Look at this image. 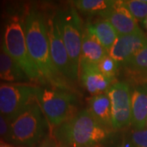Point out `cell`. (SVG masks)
Masks as SVG:
<instances>
[{"mask_svg":"<svg viewBox=\"0 0 147 147\" xmlns=\"http://www.w3.org/2000/svg\"><path fill=\"white\" fill-rule=\"evenodd\" d=\"M11 122L7 118L0 114V138L7 140L8 139L11 129Z\"/></svg>","mask_w":147,"mask_h":147,"instance_id":"603a6c76","label":"cell"},{"mask_svg":"<svg viewBox=\"0 0 147 147\" xmlns=\"http://www.w3.org/2000/svg\"><path fill=\"white\" fill-rule=\"evenodd\" d=\"M146 46L147 37L142 30L136 34L118 36L109 51V55L124 65Z\"/></svg>","mask_w":147,"mask_h":147,"instance_id":"30bf717a","label":"cell"},{"mask_svg":"<svg viewBox=\"0 0 147 147\" xmlns=\"http://www.w3.org/2000/svg\"><path fill=\"white\" fill-rule=\"evenodd\" d=\"M40 87L22 83L0 84V114L11 122L38 102Z\"/></svg>","mask_w":147,"mask_h":147,"instance_id":"8992f818","label":"cell"},{"mask_svg":"<svg viewBox=\"0 0 147 147\" xmlns=\"http://www.w3.org/2000/svg\"><path fill=\"white\" fill-rule=\"evenodd\" d=\"M3 48L20 66L27 79L42 84V78L28 53L24 21L20 16H11L7 21L3 32Z\"/></svg>","mask_w":147,"mask_h":147,"instance_id":"5b68a950","label":"cell"},{"mask_svg":"<svg viewBox=\"0 0 147 147\" xmlns=\"http://www.w3.org/2000/svg\"><path fill=\"white\" fill-rule=\"evenodd\" d=\"M146 127H147V119H146Z\"/></svg>","mask_w":147,"mask_h":147,"instance_id":"f546056e","label":"cell"},{"mask_svg":"<svg viewBox=\"0 0 147 147\" xmlns=\"http://www.w3.org/2000/svg\"><path fill=\"white\" fill-rule=\"evenodd\" d=\"M147 119V86L139 85L131 93V123L135 129H144Z\"/></svg>","mask_w":147,"mask_h":147,"instance_id":"4fadbf2b","label":"cell"},{"mask_svg":"<svg viewBox=\"0 0 147 147\" xmlns=\"http://www.w3.org/2000/svg\"><path fill=\"white\" fill-rule=\"evenodd\" d=\"M38 102L48 122L50 132L77 115V96L71 91L40 88Z\"/></svg>","mask_w":147,"mask_h":147,"instance_id":"277c9868","label":"cell"},{"mask_svg":"<svg viewBox=\"0 0 147 147\" xmlns=\"http://www.w3.org/2000/svg\"><path fill=\"white\" fill-rule=\"evenodd\" d=\"M28 53L42 80V84L52 88L73 92L66 79L60 73L53 63L46 17L41 12L32 10L27 13L24 20Z\"/></svg>","mask_w":147,"mask_h":147,"instance_id":"6da1fadb","label":"cell"},{"mask_svg":"<svg viewBox=\"0 0 147 147\" xmlns=\"http://www.w3.org/2000/svg\"><path fill=\"white\" fill-rule=\"evenodd\" d=\"M47 26L50 52L56 68L65 79L70 81L77 79L79 75L74 70L68 52L54 17H51L47 20Z\"/></svg>","mask_w":147,"mask_h":147,"instance_id":"9c48e42d","label":"cell"},{"mask_svg":"<svg viewBox=\"0 0 147 147\" xmlns=\"http://www.w3.org/2000/svg\"><path fill=\"white\" fill-rule=\"evenodd\" d=\"M88 110L92 116L101 125L113 130L110 100L107 92L92 96L88 99Z\"/></svg>","mask_w":147,"mask_h":147,"instance_id":"5bb4252c","label":"cell"},{"mask_svg":"<svg viewBox=\"0 0 147 147\" xmlns=\"http://www.w3.org/2000/svg\"><path fill=\"white\" fill-rule=\"evenodd\" d=\"M48 131V122L37 102L11 122L7 141L20 146L34 147L47 137Z\"/></svg>","mask_w":147,"mask_h":147,"instance_id":"3957f363","label":"cell"},{"mask_svg":"<svg viewBox=\"0 0 147 147\" xmlns=\"http://www.w3.org/2000/svg\"><path fill=\"white\" fill-rule=\"evenodd\" d=\"M131 147H147V128L134 129L130 134Z\"/></svg>","mask_w":147,"mask_h":147,"instance_id":"7402d4cb","label":"cell"},{"mask_svg":"<svg viewBox=\"0 0 147 147\" xmlns=\"http://www.w3.org/2000/svg\"><path fill=\"white\" fill-rule=\"evenodd\" d=\"M114 1L111 0H77L73 4L82 12L89 14H97L101 16L113 5Z\"/></svg>","mask_w":147,"mask_h":147,"instance_id":"d6986e66","label":"cell"},{"mask_svg":"<svg viewBox=\"0 0 147 147\" xmlns=\"http://www.w3.org/2000/svg\"><path fill=\"white\" fill-rule=\"evenodd\" d=\"M3 34L0 31V48L3 47Z\"/></svg>","mask_w":147,"mask_h":147,"instance_id":"484cf974","label":"cell"},{"mask_svg":"<svg viewBox=\"0 0 147 147\" xmlns=\"http://www.w3.org/2000/svg\"><path fill=\"white\" fill-rule=\"evenodd\" d=\"M111 130L95 119L88 109L77 113L65 123L53 130L59 143L69 147H87L100 144L106 140Z\"/></svg>","mask_w":147,"mask_h":147,"instance_id":"7a4b0ae2","label":"cell"},{"mask_svg":"<svg viewBox=\"0 0 147 147\" xmlns=\"http://www.w3.org/2000/svg\"><path fill=\"white\" fill-rule=\"evenodd\" d=\"M57 147H69V146H68L67 145H65V144H62V143H59V142H58V146Z\"/></svg>","mask_w":147,"mask_h":147,"instance_id":"4316f807","label":"cell"},{"mask_svg":"<svg viewBox=\"0 0 147 147\" xmlns=\"http://www.w3.org/2000/svg\"><path fill=\"white\" fill-rule=\"evenodd\" d=\"M143 23H144V26H145V27H146V29L147 30V16L146 18L145 19V21H143Z\"/></svg>","mask_w":147,"mask_h":147,"instance_id":"f1b7e54d","label":"cell"},{"mask_svg":"<svg viewBox=\"0 0 147 147\" xmlns=\"http://www.w3.org/2000/svg\"><path fill=\"white\" fill-rule=\"evenodd\" d=\"M111 105L113 129L131 124V92L127 82H115L108 90Z\"/></svg>","mask_w":147,"mask_h":147,"instance_id":"ba28073f","label":"cell"},{"mask_svg":"<svg viewBox=\"0 0 147 147\" xmlns=\"http://www.w3.org/2000/svg\"><path fill=\"white\" fill-rule=\"evenodd\" d=\"M18 147H23V146H18Z\"/></svg>","mask_w":147,"mask_h":147,"instance_id":"4dcf8cb0","label":"cell"},{"mask_svg":"<svg viewBox=\"0 0 147 147\" xmlns=\"http://www.w3.org/2000/svg\"><path fill=\"white\" fill-rule=\"evenodd\" d=\"M54 18L57 23L74 70L79 75V61L84 34L81 18L74 7H69V9L59 11Z\"/></svg>","mask_w":147,"mask_h":147,"instance_id":"52a82bcc","label":"cell"},{"mask_svg":"<svg viewBox=\"0 0 147 147\" xmlns=\"http://www.w3.org/2000/svg\"><path fill=\"white\" fill-rule=\"evenodd\" d=\"M123 66L131 77L147 81V46Z\"/></svg>","mask_w":147,"mask_h":147,"instance_id":"ac0fdd59","label":"cell"},{"mask_svg":"<svg viewBox=\"0 0 147 147\" xmlns=\"http://www.w3.org/2000/svg\"><path fill=\"white\" fill-rule=\"evenodd\" d=\"M0 79L9 83H16L27 79L16 61L3 50L0 48Z\"/></svg>","mask_w":147,"mask_h":147,"instance_id":"e0dca14e","label":"cell"},{"mask_svg":"<svg viewBox=\"0 0 147 147\" xmlns=\"http://www.w3.org/2000/svg\"><path fill=\"white\" fill-rule=\"evenodd\" d=\"M0 147H14V146L8 142H5V140L0 138Z\"/></svg>","mask_w":147,"mask_h":147,"instance_id":"d4e9b609","label":"cell"},{"mask_svg":"<svg viewBox=\"0 0 147 147\" xmlns=\"http://www.w3.org/2000/svg\"><path fill=\"white\" fill-rule=\"evenodd\" d=\"M85 30L96 37V38L108 52L118 38V34L115 28L105 19L88 24Z\"/></svg>","mask_w":147,"mask_h":147,"instance_id":"2e32d148","label":"cell"},{"mask_svg":"<svg viewBox=\"0 0 147 147\" xmlns=\"http://www.w3.org/2000/svg\"><path fill=\"white\" fill-rule=\"evenodd\" d=\"M123 4L138 21H144L147 16V0H122Z\"/></svg>","mask_w":147,"mask_h":147,"instance_id":"ffe728a7","label":"cell"},{"mask_svg":"<svg viewBox=\"0 0 147 147\" xmlns=\"http://www.w3.org/2000/svg\"><path fill=\"white\" fill-rule=\"evenodd\" d=\"M96 65L104 76L115 81L119 68V63L117 61L111 57L110 55H107L102 58Z\"/></svg>","mask_w":147,"mask_h":147,"instance_id":"44dd1931","label":"cell"},{"mask_svg":"<svg viewBox=\"0 0 147 147\" xmlns=\"http://www.w3.org/2000/svg\"><path fill=\"white\" fill-rule=\"evenodd\" d=\"M79 77L84 88L92 96L107 92L115 84L114 80L106 78L101 74L96 64L85 60L79 61Z\"/></svg>","mask_w":147,"mask_h":147,"instance_id":"7c38bea8","label":"cell"},{"mask_svg":"<svg viewBox=\"0 0 147 147\" xmlns=\"http://www.w3.org/2000/svg\"><path fill=\"white\" fill-rule=\"evenodd\" d=\"M58 142L53 133L49 132L38 147H57Z\"/></svg>","mask_w":147,"mask_h":147,"instance_id":"cb8c5ba5","label":"cell"},{"mask_svg":"<svg viewBox=\"0 0 147 147\" xmlns=\"http://www.w3.org/2000/svg\"><path fill=\"white\" fill-rule=\"evenodd\" d=\"M87 147H104L101 144H98V145H94V146H90Z\"/></svg>","mask_w":147,"mask_h":147,"instance_id":"83f0119b","label":"cell"},{"mask_svg":"<svg viewBox=\"0 0 147 147\" xmlns=\"http://www.w3.org/2000/svg\"><path fill=\"white\" fill-rule=\"evenodd\" d=\"M107 55H109V52L101 45L96 37L84 30L80 60H85L91 63L97 64Z\"/></svg>","mask_w":147,"mask_h":147,"instance_id":"9a60e30c","label":"cell"},{"mask_svg":"<svg viewBox=\"0 0 147 147\" xmlns=\"http://www.w3.org/2000/svg\"><path fill=\"white\" fill-rule=\"evenodd\" d=\"M100 16L107 20L113 26L118 36L142 31L137 24V21L123 4L122 0L114 1V3L110 9Z\"/></svg>","mask_w":147,"mask_h":147,"instance_id":"8fae6325","label":"cell"}]
</instances>
